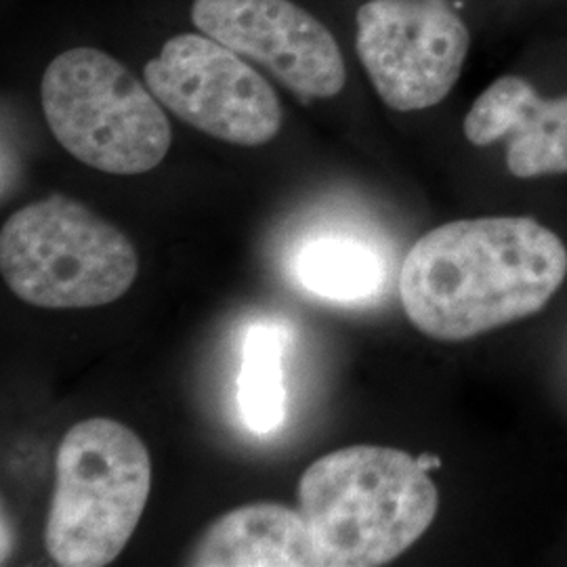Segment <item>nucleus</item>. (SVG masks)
Instances as JSON below:
<instances>
[{
	"label": "nucleus",
	"mask_w": 567,
	"mask_h": 567,
	"mask_svg": "<svg viewBox=\"0 0 567 567\" xmlns=\"http://www.w3.org/2000/svg\"><path fill=\"white\" fill-rule=\"evenodd\" d=\"M566 278V244L536 219H461L410 248L400 299L416 330L458 343L543 311Z\"/></svg>",
	"instance_id": "obj_1"
},
{
	"label": "nucleus",
	"mask_w": 567,
	"mask_h": 567,
	"mask_svg": "<svg viewBox=\"0 0 567 567\" xmlns=\"http://www.w3.org/2000/svg\"><path fill=\"white\" fill-rule=\"evenodd\" d=\"M299 508L318 566L377 567L423 538L440 492L421 458L385 446H347L305 468Z\"/></svg>",
	"instance_id": "obj_2"
},
{
	"label": "nucleus",
	"mask_w": 567,
	"mask_h": 567,
	"mask_svg": "<svg viewBox=\"0 0 567 567\" xmlns=\"http://www.w3.org/2000/svg\"><path fill=\"white\" fill-rule=\"evenodd\" d=\"M150 489L152 458L133 429L112 419L76 423L55 456L49 557L63 567L112 564L140 526Z\"/></svg>",
	"instance_id": "obj_3"
},
{
	"label": "nucleus",
	"mask_w": 567,
	"mask_h": 567,
	"mask_svg": "<svg viewBox=\"0 0 567 567\" xmlns=\"http://www.w3.org/2000/svg\"><path fill=\"white\" fill-rule=\"evenodd\" d=\"M0 271L23 303L89 309L128 292L140 274V255L116 225L84 204L53 194L4 221Z\"/></svg>",
	"instance_id": "obj_4"
},
{
	"label": "nucleus",
	"mask_w": 567,
	"mask_h": 567,
	"mask_svg": "<svg viewBox=\"0 0 567 567\" xmlns=\"http://www.w3.org/2000/svg\"><path fill=\"white\" fill-rule=\"evenodd\" d=\"M41 103L61 147L102 173H147L173 143L163 103L100 49H68L51 61L42 74Z\"/></svg>",
	"instance_id": "obj_5"
},
{
	"label": "nucleus",
	"mask_w": 567,
	"mask_h": 567,
	"mask_svg": "<svg viewBox=\"0 0 567 567\" xmlns=\"http://www.w3.org/2000/svg\"><path fill=\"white\" fill-rule=\"evenodd\" d=\"M143 79L168 112L219 142L257 147L282 128L274 86L243 55L206 34L168 39L161 55L145 63Z\"/></svg>",
	"instance_id": "obj_6"
},
{
	"label": "nucleus",
	"mask_w": 567,
	"mask_h": 567,
	"mask_svg": "<svg viewBox=\"0 0 567 567\" xmlns=\"http://www.w3.org/2000/svg\"><path fill=\"white\" fill-rule=\"evenodd\" d=\"M355 25L358 58L395 112L444 102L465 70L471 34L446 0H368Z\"/></svg>",
	"instance_id": "obj_7"
},
{
	"label": "nucleus",
	"mask_w": 567,
	"mask_h": 567,
	"mask_svg": "<svg viewBox=\"0 0 567 567\" xmlns=\"http://www.w3.org/2000/svg\"><path fill=\"white\" fill-rule=\"evenodd\" d=\"M192 21L305 100H328L343 91L347 70L339 42L292 0H194Z\"/></svg>",
	"instance_id": "obj_8"
},
{
	"label": "nucleus",
	"mask_w": 567,
	"mask_h": 567,
	"mask_svg": "<svg viewBox=\"0 0 567 567\" xmlns=\"http://www.w3.org/2000/svg\"><path fill=\"white\" fill-rule=\"evenodd\" d=\"M468 143L507 142V166L517 179L567 173V95L545 100L522 76H501L466 112Z\"/></svg>",
	"instance_id": "obj_9"
},
{
	"label": "nucleus",
	"mask_w": 567,
	"mask_h": 567,
	"mask_svg": "<svg viewBox=\"0 0 567 567\" xmlns=\"http://www.w3.org/2000/svg\"><path fill=\"white\" fill-rule=\"evenodd\" d=\"M187 566L318 567V559L301 508L252 503L206 527Z\"/></svg>",
	"instance_id": "obj_10"
},
{
	"label": "nucleus",
	"mask_w": 567,
	"mask_h": 567,
	"mask_svg": "<svg viewBox=\"0 0 567 567\" xmlns=\"http://www.w3.org/2000/svg\"><path fill=\"white\" fill-rule=\"evenodd\" d=\"M295 276L326 301L360 303L383 288L385 264L370 244L358 238L320 236L299 248Z\"/></svg>",
	"instance_id": "obj_11"
},
{
	"label": "nucleus",
	"mask_w": 567,
	"mask_h": 567,
	"mask_svg": "<svg viewBox=\"0 0 567 567\" xmlns=\"http://www.w3.org/2000/svg\"><path fill=\"white\" fill-rule=\"evenodd\" d=\"M288 334L276 322L248 326L243 344V370L238 379V404L244 425L267 435L284 423V349Z\"/></svg>",
	"instance_id": "obj_12"
}]
</instances>
